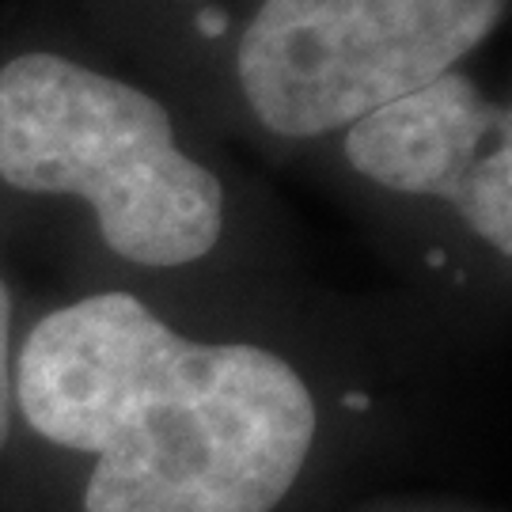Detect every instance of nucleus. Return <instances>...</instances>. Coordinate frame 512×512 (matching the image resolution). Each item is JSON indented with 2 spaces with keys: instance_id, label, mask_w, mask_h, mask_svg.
<instances>
[{
  "instance_id": "1",
  "label": "nucleus",
  "mask_w": 512,
  "mask_h": 512,
  "mask_svg": "<svg viewBox=\"0 0 512 512\" xmlns=\"http://www.w3.org/2000/svg\"><path fill=\"white\" fill-rule=\"evenodd\" d=\"M19 437L76 463V512H285L330 437L319 380L262 338H205L122 285L38 311Z\"/></svg>"
},
{
  "instance_id": "2",
  "label": "nucleus",
  "mask_w": 512,
  "mask_h": 512,
  "mask_svg": "<svg viewBox=\"0 0 512 512\" xmlns=\"http://www.w3.org/2000/svg\"><path fill=\"white\" fill-rule=\"evenodd\" d=\"M0 186L69 205L133 274L202 270L232 232V194L145 84L57 46L0 57Z\"/></svg>"
},
{
  "instance_id": "3",
  "label": "nucleus",
  "mask_w": 512,
  "mask_h": 512,
  "mask_svg": "<svg viewBox=\"0 0 512 512\" xmlns=\"http://www.w3.org/2000/svg\"><path fill=\"white\" fill-rule=\"evenodd\" d=\"M509 0H258L232 50L243 114L277 145L346 126L463 69Z\"/></svg>"
},
{
  "instance_id": "4",
  "label": "nucleus",
  "mask_w": 512,
  "mask_h": 512,
  "mask_svg": "<svg viewBox=\"0 0 512 512\" xmlns=\"http://www.w3.org/2000/svg\"><path fill=\"white\" fill-rule=\"evenodd\" d=\"M346 171L387 202L448 209L501 274L512 258V114L463 65L357 118L338 137Z\"/></svg>"
},
{
  "instance_id": "5",
  "label": "nucleus",
  "mask_w": 512,
  "mask_h": 512,
  "mask_svg": "<svg viewBox=\"0 0 512 512\" xmlns=\"http://www.w3.org/2000/svg\"><path fill=\"white\" fill-rule=\"evenodd\" d=\"M19 300L12 281L0 270V467L19 444L16 418V346H19Z\"/></svg>"
}]
</instances>
